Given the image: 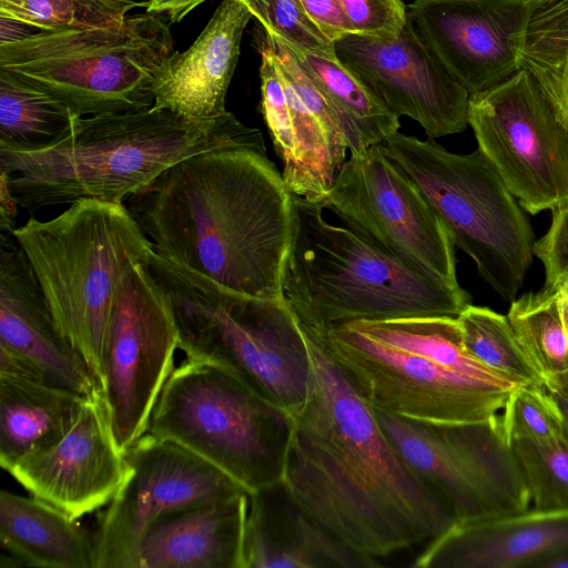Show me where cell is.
<instances>
[{
  "label": "cell",
  "instance_id": "7a4b0ae2",
  "mask_svg": "<svg viewBox=\"0 0 568 568\" xmlns=\"http://www.w3.org/2000/svg\"><path fill=\"white\" fill-rule=\"evenodd\" d=\"M294 196L262 138L183 159L126 205L160 256L236 293L283 298Z\"/></svg>",
  "mask_w": 568,
  "mask_h": 568
},
{
  "label": "cell",
  "instance_id": "ac0fdd59",
  "mask_svg": "<svg viewBox=\"0 0 568 568\" xmlns=\"http://www.w3.org/2000/svg\"><path fill=\"white\" fill-rule=\"evenodd\" d=\"M530 0H412L407 16L432 53L469 95L521 69Z\"/></svg>",
  "mask_w": 568,
  "mask_h": 568
},
{
  "label": "cell",
  "instance_id": "60d3db41",
  "mask_svg": "<svg viewBox=\"0 0 568 568\" xmlns=\"http://www.w3.org/2000/svg\"><path fill=\"white\" fill-rule=\"evenodd\" d=\"M0 26H1V43L12 42L17 40H21L23 38H27L29 36L34 34L36 32L40 31L37 28H33L29 24L0 17Z\"/></svg>",
  "mask_w": 568,
  "mask_h": 568
},
{
  "label": "cell",
  "instance_id": "603a6c76",
  "mask_svg": "<svg viewBox=\"0 0 568 568\" xmlns=\"http://www.w3.org/2000/svg\"><path fill=\"white\" fill-rule=\"evenodd\" d=\"M245 568H373L379 564L334 536L283 481L250 494Z\"/></svg>",
  "mask_w": 568,
  "mask_h": 568
},
{
  "label": "cell",
  "instance_id": "f6af8a7d",
  "mask_svg": "<svg viewBox=\"0 0 568 568\" xmlns=\"http://www.w3.org/2000/svg\"><path fill=\"white\" fill-rule=\"evenodd\" d=\"M530 1L534 2V3H539V2H541L544 0H530Z\"/></svg>",
  "mask_w": 568,
  "mask_h": 568
},
{
  "label": "cell",
  "instance_id": "ba28073f",
  "mask_svg": "<svg viewBox=\"0 0 568 568\" xmlns=\"http://www.w3.org/2000/svg\"><path fill=\"white\" fill-rule=\"evenodd\" d=\"M293 416L227 369L185 361L165 382L146 433L171 440L250 494L282 483Z\"/></svg>",
  "mask_w": 568,
  "mask_h": 568
},
{
  "label": "cell",
  "instance_id": "cb8c5ba5",
  "mask_svg": "<svg viewBox=\"0 0 568 568\" xmlns=\"http://www.w3.org/2000/svg\"><path fill=\"white\" fill-rule=\"evenodd\" d=\"M250 493L155 519L138 555V568H245Z\"/></svg>",
  "mask_w": 568,
  "mask_h": 568
},
{
  "label": "cell",
  "instance_id": "277c9868",
  "mask_svg": "<svg viewBox=\"0 0 568 568\" xmlns=\"http://www.w3.org/2000/svg\"><path fill=\"white\" fill-rule=\"evenodd\" d=\"M294 210L283 296L302 324L324 329L353 321L457 318L471 304L462 286L425 276L349 227L327 222L322 204L295 194Z\"/></svg>",
  "mask_w": 568,
  "mask_h": 568
},
{
  "label": "cell",
  "instance_id": "52a82bcc",
  "mask_svg": "<svg viewBox=\"0 0 568 568\" xmlns=\"http://www.w3.org/2000/svg\"><path fill=\"white\" fill-rule=\"evenodd\" d=\"M156 14L121 24L45 31L0 44V69L65 102L77 118L153 106L154 84L174 52Z\"/></svg>",
  "mask_w": 568,
  "mask_h": 568
},
{
  "label": "cell",
  "instance_id": "b9f144b4",
  "mask_svg": "<svg viewBox=\"0 0 568 568\" xmlns=\"http://www.w3.org/2000/svg\"><path fill=\"white\" fill-rule=\"evenodd\" d=\"M545 387L558 404L562 415V436L568 442V376Z\"/></svg>",
  "mask_w": 568,
  "mask_h": 568
},
{
  "label": "cell",
  "instance_id": "44dd1931",
  "mask_svg": "<svg viewBox=\"0 0 568 568\" xmlns=\"http://www.w3.org/2000/svg\"><path fill=\"white\" fill-rule=\"evenodd\" d=\"M568 554V509H525L456 521L429 540L416 568H542Z\"/></svg>",
  "mask_w": 568,
  "mask_h": 568
},
{
  "label": "cell",
  "instance_id": "3957f363",
  "mask_svg": "<svg viewBox=\"0 0 568 568\" xmlns=\"http://www.w3.org/2000/svg\"><path fill=\"white\" fill-rule=\"evenodd\" d=\"M262 138L231 112L191 119L151 106L80 116L52 148L0 149L1 196L29 212L84 197L124 203L183 159Z\"/></svg>",
  "mask_w": 568,
  "mask_h": 568
},
{
  "label": "cell",
  "instance_id": "9c48e42d",
  "mask_svg": "<svg viewBox=\"0 0 568 568\" xmlns=\"http://www.w3.org/2000/svg\"><path fill=\"white\" fill-rule=\"evenodd\" d=\"M437 212L456 247L505 301L523 286L534 256L535 236L521 205L477 148L453 153L428 138L397 131L384 143Z\"/></svg>",
  "mask_w": 568,
  "mask_h": 568
},
{
  "label": "cell",
  "instance_id": "7bdbcfd3",
  "mask_svg": "<svg viewBox=\"0 0 568 568\" xmlns=\"http://www.w3.org/2000/svg\"><path fill=\"white\" fill-rule=\"evenodd\" d=\"M552 288L556 293L558 308L568 337V277L552 286Z\"/></svg>",
  "mask_w": 568,
  "mask_h": 568
},
{
  "label": "cell",
  "instance_id": "ee69618b",
  "mask_svg": "<svg viewBox=\"0 0 568 568\" xmlns=\"http://www.w3.org/2000/svg\"><path fill=\"white\" fill-rule=\"evenodd\" d=\"M542 568H568V554L547 561Z\"/></svg>",
  "mask_w": 568,
  "mask_h": 568
},
{
  "label": "cell",
  "instance_id": "4316f807",
  "mask_svg": "<svg viewBox=\"0 0 568 568\" xmlns=\"http://www.w3.org/2000/svg\"><path fill=\"white\" fill-rule=\"evenodd\" d=\"M273 39L292 53L327 98L338 116L351 154L383 144L398 131L399 118L335 53L308 50L280 38Z\"/></svg>",
  "mask_w": 568,
  "mask_h": 568
},
{
  "label": "cell",
  "instance_id": "836d02e7",
  "mask_svg": "<svg viewBox=\"0 0 568 568\" xmlns=\"http://www.w3.org/2000/svg\"><path fill=\"white\" fill-rule=\"evenodd\" d=\"M510 445L523 471L534 508L568 509V442L565 437L514 440Z\"/></svg>",
  "mask_w": 568,
  "mask_h": 568
},
{
  "label": "cell",
  "instance_id": "f35d334b",
  "mask_svg": "<svg viewBox=\"0 0 568 568\" xmlns=\"http://www.w3.org/2000/svg\"><path fill=\"white\" fill-rule=\"evenodd\" d=\"M310 21L331 42L354 33L353 27L337 0H298Z\"/></svg>",
  "mask_w": 568,
  "mask_h": 568
},
{
  "label": "cell",
  "instance_id": "1f68e13d",
  "mask_svg": "<svg viewBox=\"0 0 568 568\" xmlns=\"http://www.w3.org/2000/svg\"><path fill=\"white\" fill-rule=\"evenodd\" d=\"M457 321L466 348L483 365L521 384L545 387L542 376L519 343L507 316L470 304Z\"/></svg>",
  "mask_w": 568,
  "mask_h": 568
},
{
  "label": "cell",
  "instance_id": "e0dca14e",
  "mask_svg": "<svg viewBox=\"0 0 568 568\" xmlns=\"http://www.w3.org/2000/svg\"><path fill=\"white\" fill-rule=\"evenodd\" d=\"M335 54L398 116L416 121L436 139L468 124L469 93L456 82L407 18L395 34L349 33L334 42Z\"/></svg>",
  "mask_w": 568,
  "mask_h": 568
},
{
  "label": "cell",
  "instance_id": "8992f818",
  "mask_svg": "<svg viewBox=\"0 0 568 568\" xmlns=\"http://www.w3.org/2000/svg\"><path fill=\"white\" fill-rule=\"evenodd\" d=\"M48 221L30 217L12 235L27 256L52 315L99 389L116 290L154 252L128 205L80 199Z\"/></svg>",
  "mask_w": 568,
  "mask_h": 568
},
{
  "label": "cell",
  "instance_id": "30bf717a",
  "mask_svg": "<svg viewBox=\"0 0 568 568\" xmlns=\"http://www.w3.org/2000/svg\"><path fill=\"white\" fill-rule=\"evenodd\" d=\"M374 409L398 454L457 521L528 508L529 491L500 414L481 422L436 423Z\"/></svg>",
  "mask_w": 568,
  "mask_h": 568
},
{
  "label": "cell",
  "instance_id": "7402d4cb",
  "mask_svg": "<svg viewBox=\"0 0 568 568\" xmlns=\"http://www.w3.org/2000/svg\"><path fill=\"white\" fill-rule=\"evenodd\" d=\"M252 18L243 0H223L192 45L164 62L154 84L153 108L191 119L226 113V92Z\"/></svg>",
  "mask_w": 568,
  "mask_h": 568
},
{
  "label": "cell",
  "instance_id": "ab89813d",
  "mask_svg": "<svg viewBox=\"0 0 568 568\" xmlns=\"http://www.w3.org/2000/svg\"><path fill=\"white\" fill-rule=\"evenodd\" d=\"M205 1L207 0H150L145 12L156 16L164 14L170 23H178Z\"/></svg>",
  "mask_w": 568,
  "mask_h": 568
},
{
  "label": "cell",
  "instance_id": "7c38bea8",
  "mask_svg": "<svg viewBox=\"0 0 568 568\" xmlns=\"http://www.w3.org/2000/svg\"><path fill=\"white\" fill-rule=\"evenodd\" d=\"M314 329L361 395L374 408L397 416L481 422L499 414L518 387L468 377L425 354L384 344L351 322Z\"/></svg>",
  "mask_w": 568,
  "mask_h": 568
},
{
  "label": "cell",
  "instance_id": "83f0119b",
  "mask_svg": "<svg viewBox=\"0 0 568 568\" xmlns=\"http://www.w3.org/2000/svg\"><path fill=\"white\" fill-rule=\"evenodd\" d=\"M75 119L59 98L0 69V149L47 150L69 135Z\"/></svg>",
  "mask_w": 568,
  "mask_h": 568
},
{
  "label": "cell",
  "instance_id": "5bb4252c",
  "mask_svg": "<svg viewBox=\"0 0 568 568\" xmlns=\"http://www.w3.org/2000/svg\"><path fill=\"white\" fill-rule=\"evenodd\" d=\"M468 124L526 212L568 202V126L526 69L469 95Z\"/></svg>",
  "mask_w": 568,
  "mask_h": 568
},
{
  "label": "cell",
  "instance_id": "e575fe53",
  "mask_svg": "<svg viewBox=\"0 0 568 568\" xmlns=\"http://www.w3.org/2000/svg\"><path fill=\"white\" fill-rule=\"evenodd\" d=\"M500 419L509 443L562 436L561 412L546 387L518 386L500 410Z\"/></svg>",
  "mask_w": 568,
  "mask_h": 568
},
{
  "label": "cell",
  "instance_id": "484cf974",
  "mask_svg": "<svg viewBox=\"0 0 568 568\" xmlns=\"http://www.w3.org/2000/svg\"><path fill=\"white\" fill-rule=\"evenodd\" d=\"M89 396L48 383L0 375V465L61 439Z\"/></svg>",
  "mask_w": 568,
  "mask_h": 568
},
{
  "label": "cell",
  "instance_id": "74e56055",
  "mask_svg": "<svg viewBox=\"0 0 568 568\" xmlns=\"http://www.w3.org/2000/svg\"><path fill=\"white\" fill-rule=\"evenodd\" d=\"M546 234L535 241L534 255L545 268V285L552 287L568 277V202L554 210Z\"/></svg>",
  "mask_w": 568,
  "mask_h": 568
},
{
  "label": "cell",
  "instance_id": "8fae6325",
  "mask_svg": "<svg viewBox=\"0 0 568 568\" xmlns=\"http://www.w3.org/2000/svg\"><path fill=\"white\" fill-rule=\"evenodd\" d=\"M321 204L345 226L415 271L460 286L456 246L447 227L383 144L351 154Z\"/></svg>",
  "mask_w": 568,
  "mask_h": 568
},
{
  "label": "cell",
  "instance_id": "6da1fadb",
  "mask_svg": "<svg viewBox=\"0 0 568 568\" xmlns=\"http://www.w3.org/2000/svg\"><path fill=\"white\" fill-rule=\"evenodd\" d=\"M298 323L312 374L306 400L292 415L283 477L290 496L375 559L445 531L457 521L452 508L398 454L321 334Z\"/></svg>",
  "mask_w": 568,
  "mask_h": 568
},
{
  "label": "cell",
  "instance_id": "f546056e",
  "mask_svg": "<svg viewBox=\"0 0 568 568\" xmlns=\"http://www.w3.org/2000/svg\"><path fill=\"white\" fill-rule=\"evenodd\" d=\"M520 62L568 126V0H544L535 4Z\"/></svg>",
  "mask_w": 568,
  "mask_h": 568
},
{
  "label": "cell",
  "instance_id": "d590c367",
  "mask_svg": "<svg viewBox=\"0 0 568 568\" xmlns=\"http://www.w3.org/2000/svg\"><path fill=\"white\" fill-rule=\"evenodd\" d=\"M254 19L273 38L308 50L335 53L328 41L310 21L298 0H243Z\"/></svg>",
  "mask_w": 568,
  "mask_h": 568
},
{
  "label": "cell",
  "instance_id": "f1b7e54d",
  "mask_svg": "<svg viewBox=\"0 0 568 568\" xmlns=\"http://www.w3.org/2000/svg\"><path fill=\"white\" fill-rule=\"evenodd\" d=\"M351 323L384 344L425 354L445 367L477 381L500 386L525 385L476 359L465 346L457 318L418 316Z\"/></svg>",
  "mask_w": 568,
  "mask_h": 568
},
{
  "label": "cell",
  "instance_id": "d6986e66",
  "mask_svg": "<svg viewBox=\"0 0 568 568\" xmlns=\"http://www.w3.org/2000/svg\"><path fill=\"white\" fill-rule=\"evenodd\" d=\"M0 244V375L85 396L99 392L85 362L60 331L12 233H1Z\"/></svg>",
  "mask_w": 568,
  "mask_h": 568
},
{
  "label": "cell",
  "instance_id": "2e32d148",
  "mask_svg": "<svg viewBox=\"0 0 568 568\" xmlns=\"http://www.w3.org/2000/svg\"><path fill=\"white\" fill-rule=\"evenodd\" d=\"M253 43L261 57L260 111L283 180L294 194L321 204L346 161L338 116L292 53L261 26Z\"/></svg>",
  "mask_w": 568,
  "mask_h": 568
},
{
  "label": "cell",
  "instance_id": "4fadbf2b",
  "mask_svg": "<svg viewBox=\"0 0 568 568\" xmlns=\"http://www.w3.org/2000/svg\"><path fill=\"white\" fill-rule=\"evenodd\" d=\"M178 342L165 290L148 261L132 266L112 304L100 385L113 439L123 454L148 430L158 397L174 369Z\"/></svg>",
  "mask_w": 568,
  "mask_h": 568
},
{
  "label": "cell",
  "instance_id": "8d00e7d4",
  "mask_svg": "<svg viewBox=\"0 0 568 568\" xmlns=\"http://www.w3.org/2000/svg\"><path fill=\"white\" fill-rule=\"evenodd\" d=\"M354 33L388 36L407 21L404 0H337Z\"/></svg>",
  "mask_w": 568,
  "mask_h": 568
},
{
  "label": "cell",
  "instance_id": "d6a6232c",
  "mask_svg": "<svg viewBox=\"0 0 568 568\" xmlns=\"http://www.w3.org/2000/svg\"><path fill=\"white\" fill-rule=\"evenodd\" d=\"M144 0H0V17L54 31L121 24Z\"/></svg>",
  "mask_w": 568,
  "mask_h": 568
},
{
  "label": "cell",
  "instance_id": "9a60e30c",
  "mask_svg": "<svg viewBox=\"0 0 568 568\" xmlns=\"http://www.w3.org/2000/svg\"><path fill=\"white\" fill-rule=\"evenodd\" d=\"M124 456L128 474L92 535L94 568H138L142 539L155 519L247 491L186 448L149 433Z\"/></svg>",
  "mask_w": 568,
  "mask_h": 568
},
{
  "label": "cell",
  "instance_id": "d4e9b609",
  "mask_svg": "<svg viewBox=\"0 0 568 568\" xmlns=\"http://www.w3.org/2000/svg\"><path fill=\"white\" fill-rule=\"evenodd\" d=\"M77 520L38 497L0 493L1 547L20 566L94 568L93 537Z\"/></svg>",
  "mask_w": 568,
  "mask_h": 568
},
{
  "label": "cell",
  "instance_id": "5b68a950",
  "mask_svg": "<svg viewBox=\"0 0 568 568\" xmlns=\"http://www.w3.org/2000/svg\"><path fill=\"white\" fill-rule=\"evenodd\" d=\"M148 265L170 297L178 348L187 361L221 366L290 414L304 405L312 363L285 298L227 290L153 252Z\"/></svg>",
  "mask_w": 568,
  "mask_h": 568
},
{
  "label": "cell",
  "instance_id": "4dcf8cb0",
  "mask_svg": "<svg viewBox=\"0 0 568 568\" xmlns=\"http://www.w3.org/2000/svg\"><path fill=\"white\" fill-rule=\"evenodd\" d=\"M507 318L545 386L568 376V337L556 293L544 286L510 302Z\"/></svg>",
  "mask_w": 568,
  "mask_h": 568
},
{
  "label": "cell",
  "instance_id": "ffe728a7",
  "mask_svg": "<svg viewBox=\"0 0 568 568\" xmlns=\"http://www.w3.org/2000/svg\"><path fill=\"white\" fill-rule=\"evenodd\" d=\"M31 496L79 519L109 504L128 463L118 448L100 390L90 395L68 433L6 469Z\"/></svg>",
  "mask_w": 568,
  "mask_h": 568
},
{
  "label": "cell",
  "instance_id": "bcb514c9",
  "mask_svg": "<svg viewBox=\"0 0 568 568\" xmlns=\"http://www.w3.org/2000/svg\"><path fill=\"white\" fill-rule=\"evenodd\" d=\"M144 1H150V0H144Z\"/></svg>",
  "mask_w": 568,
  "mask_h": 568
}]
</instances>
